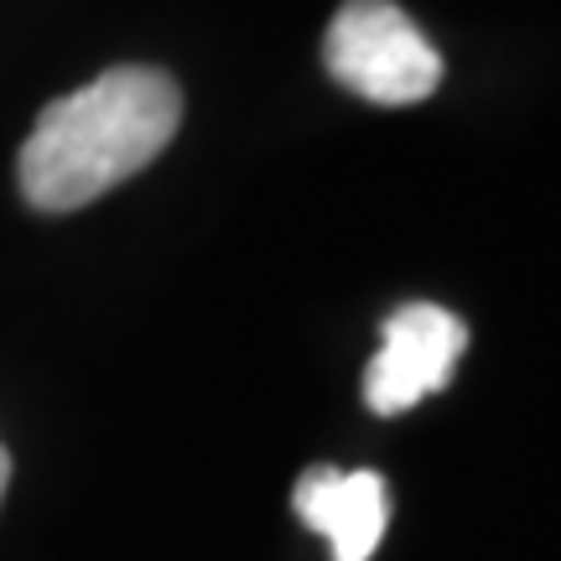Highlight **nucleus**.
I'll use <instances>...</instances> for the list:
<instances>
[{
    "mask_svg": "<svg viewBox=\"0 0 561 561\" xmlns=\"http://www.w3.org/2000/svg\"><path fill=\"white\" fill-rule=\"evenodd\" d=\"M182 125V94L161 68H110L53 100L16 157L21 193L42 214H73L146 172Z\"/></svg>",
    "mask_w": 561,
    "mask_h": 561,
    "instance_id": "obj_1",
    "label": "nucleus"
},
{
    "mask_svg": "<svg viewBox=\"0 0 561 561\" xmlns=\"http://www.w3.org/2000/svg\"><path fill=\"white\" fill-rule=\"evenodd\" d=\"M328 73L369 104H421L437 94L442 53L396 0H348L322 42Z\"/></svg>",
    "mask_w": 561,
    "mask_h": 561,
    "instance_id": "obj_2",
    "label": "nucleus"
},
{
    "mask_svg": "<svg viewBox=\"0 0 561 561\" xmlns=\"http://www.w3.org/2000/svg\"><path fill=\"white\" fill-rule=\"evenodd\" d=\"M462 348H468V328L453 312H442L432 301L396 307L385 318L380 354L369 359V375H364L369 411L396 416V411H411L416 401H426L432 390L453 380Z\"/></svg>",
    "mask_w": 561,
    "mask_h": 561,
    "instance_id": "obj_3",
    "label": "nucleus"
},
{
    "mask_svg": "<svg viewBox=\"0 0 561 561\" xmlns=\"http://www.w3.org/2000/svg\"><path fill=\"white\" fill-rule=\"evenodd\" d=\"M297 515L318 536H328L333 561H369L390 525V489L380 473H343V468H307L297 479Z\"/></svg>",
    "mask_w": 561,
    "mask_h": 561,
    "instance_id": "obj_4",
    "label": "nucleus"
},
{
    "mask_svg": "<svg viewBox=\"0 0 561 561\" xmlns=\"http://www.w3.org/2000/svg\"><path fill=\"white\" fill-rule=\"evenodd\" d=\"M5 483H11V453L0 447V500H5Z\"/></svg>",
    "mask_w": 561,
    "mask_h": 561,
    "instance_id": "obj_5",
    "label": "nucleus"
}]
</instances>
